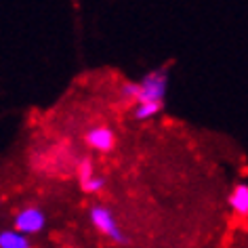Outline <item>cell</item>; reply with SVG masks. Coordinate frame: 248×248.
I'll return each instance as SVG.
<instances>
[{"mask_svg":"<svg viewBox=\"0 0 248 248\" xmlns=\"http://www.w3.org/2000/svg\"><path fill=\"white\" fill-rule=\"evenodd\" d=\"M0 248H32L30 238L15 229H4L0 232Z\"/></svg>","mask_w":248,"mask_h":248,"instance_id":"obj_6","label":"cell"},{"mask_svg":"<svg viewBox=\"0 0 248 248\" xmlns=\"http://www.w3.org/2000/svg\"><path fill=\"white\" fill-rule=\"evenodd\" d=\"M45 227H46L45 210L38 208V206H26L17 213L13 229L23 233V235H34V233H40Z\"/></svg>","mask_w":248,"mask_h":248,"instance_id":"obj_3","label":"cell"},{"mask_svg":"<svg viewBox=\"0 0 248 248\" xmlns=\"http://www.w3.org/2000/svg\"><path fill=\"white\" fill-rule=\"evenodd\" d=\"M122 95L126 97V99H137V95H139L137 82H124L122 84Z\"/></svg>","mask_w":248,"mask_h":248,"instance_id":"obj_9","label":"cell"},{"mask_svg":"<svg viewBox=\"0 0 248 248\" xmlns=\"http://www.w3.org/2000/svg\"><path fill=\"white\" fill-rule=\"evenodd\" d=\"M137 86H139L137 103L139 101L162 103L166 91H169V72H166V67H158V70L147 72L143 76V80H141Z\"/></svg>","mask_w":248,"mask_h":248,"instance_id":"obj_1","label":"cell"},{"mask_svg":"<svg viewBox=\"0 0 248 248\" xmlns=\"http://www.w3.org/2000/svg\"><path fill=\"white\" fill-rule=\"evenodd\" d=\"M91 223L95 225V229L99 233L108 235L109 240L120 242V244L126 242V235H124L122 229L118 227L116 217H114V213H111L108 206H93L91 208Z\"/></svg>","mask_w":248,"mask_h":248,"instance_id":"obj_2","label":"cell"},{"mask_svg":"<svg viewBox=\"0 0 248 248\" xmlns=\"http://www.w3.org/2000/svg\"><path fill=\"white\" fill-rule=\"evenodd\" d=\"M229 206L235 215L246 217L248 215V185L246 183H238L232 189V196H229Z\"/></svg>","mask_w":248,"mask_h":248,"instance_id":"obj_5","label":"cell"},{"mask_svg":"<svg viewBox=\"0 0 248 248\" xmlns=\"http://www.w3.org/2000/svg\"><path fill=\"white\" fill-rule=\"evenodd\" d=\"M95 175V169H93V164H91V160H82L80 162V179H89V177H93Z\"/></svg>","mask_w":248,"mask_h":248,"instance_id":"obj_10","label":"cell"},{"mask_svg":"<svg viewBox=\"0 0 248 248\" xmlns=\"http://www.w3.org/2000/svg\"><path fill=\"white\" fill-rule=\"evenodd\" d=\"M82 187H84V191H89V194H99V191L105 187V179L99 177V175H93L89 179H84Z\"/></svg>","mask_w":248,"mask_h":248,"instance_id":"obj_8","label":"cell"},{"mask_svg":"<svg viewBox=\"0 0 248 248\" xmlns=\"http://www.w3.org/2000/svg\"><path fill=\"white\" fill-rule=\"evenodd\" d=\"M86 143H89L91 150L97 152H111L116 145V135L109 126H95L86 133Z\"/></svg>","mask_w":248,"mask_h":248,"instance_id":"obj_4","label":"cell"},{"mask_svg":"<svg viewBox=\"0 0 248 248\" xmlns=\"http://www.w3.org/2000/svg\"><path fill=\"white\" fill-rule=\"evenodd\" d=\"M162 111V103L156 101H139L135 108V118L137 120H152L154 116H158Z\"/></svg>","mask_w":248,"mask_h":248,"instance_id":"obj_7","label":"cell"}]
</instances>
